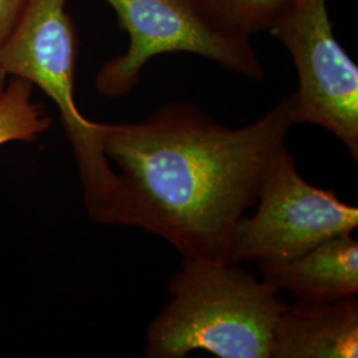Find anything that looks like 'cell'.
I'll list each match as a JSON object with an SVG mask.
<instances>
[{"instance_id":"6da1fadb","label":"cell","mask_w":358,"mask_h":358,"mask_svg":"<svg viewBox=\"0 0 358 358\" xmlns=\"http://www.w3.org/2000/svg\"><path fill=\"white\" fill-rule=\"evenodd\" d=\"M291 105L289 93L242 128L220 125L192 103L106 124L105 154L121 170L122 226L165 239L187 259L226 260L232 231L294 127Z\"/></svg>"},{"instance_id":"7a4b0ae2","label":"cell","mask_w":358,"mask_h":358,"mask_svg":"<svg viewBox=\"0 0 358 358\" xmlns=\"http://www.w3.org/2000/svg\"><path fill=\"white\" fill-rule=\"evenodd\" d=\"M167 291L170 300L146 331V357L202 349L219 358H272L285 303L251 272L227 260L183 257Z\"/></svg>"},{"instance_id":"3957f363","label":"cell","mask_w":358,"mask_h":358,"mask_svg":"<svg viewBox=\"0 0 358 358\" xmlns=\"http://www.w3.org/2000/svg\"><path fill=\"white\" fill-rule=\"evenodd\" d=\"M66 1L26 0L0 51V65L8 76L38 87L57 106L75 154L88 215L99 224L120 226L122 187L103 149L106 124L90 121L77 108L78 38Z\"/></svg>"},{"instance_id":"277c9868","label":"cell","mask_w":358,"mask_h":358,"mask_svg":"<svg viewBox=\"0 0 358 358\" xmlns=\"http://www.w3.org/2000/svg\"><path fill=\"white\" fill-rule=\"evenodd\" d=\"M256 203L255 214L241 217L232 231L227 262L289 260L358 227L357 207L303 178L287 146L271 164Z\"/></svg>"},{"instance_id":"5b68a950","label":"cell","mask_w":358,"mask_h":358,"mask_svg":"<svg viewBox=\"0 0 358 358\" xmlns=\"http://www.w3.org/2000/svg\"><path fill=\"white\" fill-rule=\"evenodd\" d=\"M129 35L128 51L108 60L94 78L109 99L125 97L141 80L146 63L159 55L192 53L255 81L266 76L250 41L219 35L206 22L195 0H103Z\"/></svg>"},{"instance_id":"8992f818","label":"cell","mask_w":358,"mask_h":358,"mask_svg":"<svg viewBox=\"0 0 358 358\" xmlns=\"http://www.w3.org/2000/svg\"><path fill=\"white\" fill-rule=\"evenodd\" d=\"M294 59L299 85L291 93L294 125L328 130L358 161V66L333 32L327 0H294L269 32Z\"/></svg>"},{"instance_id":"52a82bcc","label":"cell","mask_w":358,"mask_h":358,"mask_svg":"<svg viewBox=\"0 0 358 358\" xmlns=\"http://www.w3.org/2000/svg\"><path fill=\"white\" fill-rule=\"evenodd\" d=\"M357 296L285 304L273 331L272 358H356Z\"/></svg>"},{"instance_id":"ba28073f","label":"cell","mask_w":358,"mask_h":358,"mask_svg":"<svg viewBox=\"0 0 358 358\" xmlns=\"http://www.w3.org/2000/svg\"><path fill=\"white\" fill-rule=\"evenodd\" d=\"M352 235L329 238L289 260L257 263L262 280L304 301L357 296L358 242Z\"/></svg>"},{"instance_id":"9c48e42d","label":"cell","mask_w":358,"mask_h":358,"mask_svg":"<svg viewBox=\"0 0 358 358\" xmlns=\"http://www.w3.org/2000/svg\"><path fill=\"white\" fill-rule=\"evenodd\" d=\"M206 22L219 35L250 41L271 32L294 0H195Z\"/></svg>"},{"instance_id":"30bf717a","label":"cell","mask_w":358,"mask_h":358,"mask_svg":"<svg viewBox=\"0 0 358 358\" xmlns=\"http://www.w3.org/2000/svg\"><path fill=\"white\" fill-rule=\"evenodd\" d=\"M34 85L11 77L0 97V146L10 142L31 143L52 127V117L32 100Z\"/></svg>"},{"instance_id":"8fae6325","label":"cell","mask_w":358,"mask_h":358,"mask_svg":"<svg viewBox=\"0 0 358 358\" xmlns=\"http://www.w3.org/2000/svg\"><path fill=\"white\" fill-rule=\"evenodd\" d=\"M26 0H0V51L10 38L13 26L22 13ZM8 83V75L0 65V97L4 93Z\"/></svg>"}]
</instances>
